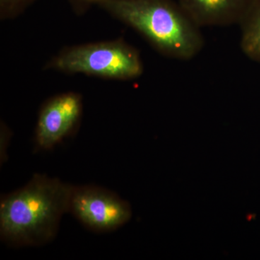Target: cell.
Segmentation results:
<instances>
[{"instance_id":"1","label":"cell","mask_w":260,"mask_h":260,"mask_svg":"<svg viewBox=\"0 0 260 260\" xmlns=\"http://www.w3.org/2000/svg\"><path fill=\"white\" fill-rule=\"evenodd\" d=\"M73 185L44 174L34 175L26 185L0 200L1 239L14 246L50 242L68 213Z\"/></svg>"},{"instance_id":"2","label":"cell","mask_w":260,"mask_h":260,"mask_svg":"<svg viewBox=\"0 0 260 260\" xmlns=\"http://www.w3.org/2000/svg\"><path fill=\"white\" fill-rule=\"evenodd\" d=\"M94 5L129 25L162 55L189 61L205 40L201 28L173 0H96Z\"/></svg>"},{"instance_id":"3","label":"cell","mask_w":260,"mask_h":260,"mask_svg":"<svg viewBox=\"0 0 260 260\" xmlns=\"http://www.w3.org/2000/svg\"><path fill=\"white\" fill-rule=\"evenodd\" d=\"M46 69L118 80L136 79L144 71L139 51L122 39L65 48Z\"/></svg>"},{"instance_id":"4","label":"cell","mask_w":260,"mask_h":260,"mask_svg":"<svg viewBox=\"0 0 260 260\" xmlns=\"http://www.w3.org/2000/svg\"><path fill=\"white\" fill-rule=\"evenodd\" d=\"M68 213L97 233L114 232L132 217L128 202L109 189L94 185L73 186Z\"/></svg>"},{"instance_id":"5","label":"cell","mask_w":260,"mask_h":260,"mask_svg":"<svg viewBox=\"0 0 260 260\" xmlns=\"http://www.w3.org/2000/svg\"><path fill=\"white\" fill-rule=\"evenodd\" d=\"M83 113L80 94H59L44 103L41 108L35 130V148L48 150L60 143L77 129Z\"/></svg>"},{"instance_id":"6","label":"cell","mask_w":260,"mask_h":260,"mask_svg":"<svg viewBox=\"0 0 260 260\" xmlns=\"http://www.w3.org/2000/svg\"><path fill=\"white\" fill-rule=\"evenodd\" d=\"M254 0H178L200 28L240 25Z\"/></svg>"},{"instance_id":"7","label":"cell","mask_w":260,"mask_h":260,"mask_svg":"<svg viewBox=\"0 0 260 260\" xmlns=\"http://www.w3.org/2000/svg\"><path fill=\"white\" fill-rule=\"evenodd\" d=\"M239 26L242 52L251 61L260 63V0H254Z\"/></svg>"},{"instance_id":"8","label":"cell","mask_w":260,"mask_h":260,"mask_svg":"<svg viewBox=\"0 0 260 260\" xmlns=\"http://www.w3.org/2000/svg\"><path fill=\"white\" fill-rule=\"evenodd\" d=\"M36 1L37 0H0V19L15 18Z\"/></svg>"},{"instance_id":"9","label":"cell","mask_w":260,"mask_h":260,"mask_svg":"<svg viewBox=\"0 0 260 260\" xmlns=\"http://www.w3.org/2000/svg\"><path fill=\"white\" fill-rule=\"evenodd\" d=\"M11 131L9 128L7 126L5 123L1 122V127H0V136H1V145H0V160L1 164H4L7 160L6 150L9 145L10 138H11Z\"/></svg>"},{"instance_id":"10","label":"cell","mask_w":260,"mask_h":260,"mask_svg":"<svg viewBox=\"0 0 260 260\" xmlns=\"http://www.w3.org/2000/svg\"><path fill=\"white\" fill-rule=\"evenodd\" d=\"M71 4L78 10H83L90 5H94L96 0H69Z\"/></svg>"}]
</instances>
